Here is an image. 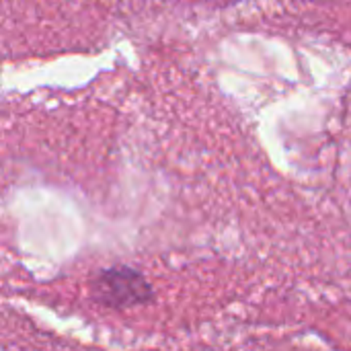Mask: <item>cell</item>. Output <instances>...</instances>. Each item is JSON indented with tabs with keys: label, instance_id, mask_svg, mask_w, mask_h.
Instances as JSON below:
<instances>
[{
	"label": "cell",
	"instance_id": "cell-1",
	"mask_svg": "<svg viewBox=\"0 0 351 351\" xmlns=\"http://www.w3.org/2000/svg\"><path fill=\"white\" fill-rule=\"evenodd\" d=\"M90 294L97 304L115 311L146 304L154 296L146 278L140 271L125 265L103 269L95 278L90 286Z\"/></svg>",
	"mask_w": 351,
	"mask_h": 351
}]
</instances>
